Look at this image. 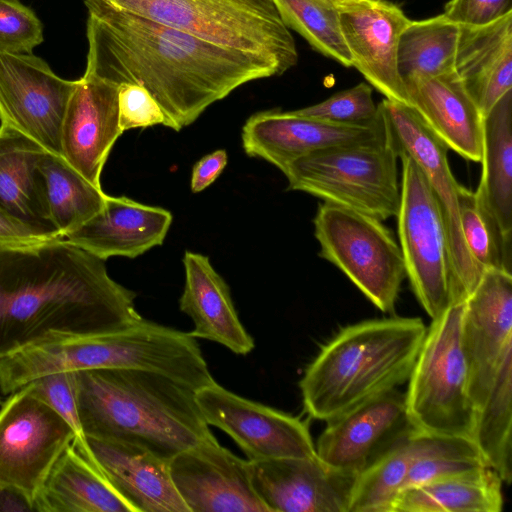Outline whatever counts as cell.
<instances>
[{
  "label": "cell",
  "instance_id": "1",
  "mask_svg": "<svg viewBox=\"0 0 512 512\" xmlns=\"http://www.w3.org/2000/svg\"><path fill=\"white\" fill-rule=\"evenodd\" d=\"M86 74L144 87L180 131L238 87L278 76L265 60L143 17L88 5Z\"/></svg>",
  "mask_w": 512,
  "mask_h": 512
},
{
  "label": "cell",
  "instance_id": "2",
  "mask_svg": "<svg viewBox=\"0 0 512 512\" xmlns=\"http://www.w3.org/2000/svg\"><path fill=\"white\" fill-rule=\"evenodd\" d=\"M105 260L62 237L0 244V358L142 319Z\"/></svg>",
  "mask_w": 512,
  "mask_h": 512
},
{
  "label": "cell",
  "instance_id": "3",
  "mask_svg": "<svg viewBox=\"0 0 512 512\" xmlns=\"http://www.w3.org/2000/svg\"><path fill=\"white\" fill-rule=\"evenodd\" d=\"M82 435L142 447L170 461L214 435L195 391L165 375L101 368L75 371Z\"/></svg>",
  "mask_w": 512,
  "mask_h": 512
},
{
  "label": "cell",
  "instance_id": "4",
  "mask_svg": "<svg viewBox=\"0 0 512 512\" xmlns=\"http://www.w3.org/2000/svg\"><path fill=\"white\" fill-rule=\"evenodd\" d=\"M426 331L421 318L400 316L342 328L299 381L305 412L328 422L406 382Z\"/></svg>",
  "mask_w": 512,
  "mask_h": 512
},
{
  "label": "cell",
  "instance_id": "5",
  "mask_svg": "<svg viewBox=\"0 0 512 512\" xmlns=\"http://www.w3.org/2000/svg\"><path fill=\"white\" fill-rule=\"evenodd\" d=\"M84 4L134 14L259 57L278 76L298 62L293 35L273 0H84Z\"/></svg>",
  "mask_w": 512,
  "mask_h": 512
},
{
  "label": "cell",
  "instance_id": "6",
  "mask_svg": "<svg viewBox=\"0 0 512 512\" xmlns=\"http://www.w3.org/2000/svg\"><path fill=\"white\" fill-rule=\"evenodd\" d=\"M35 363L41 374L101 368L150 371L194 391L215 382L197 338L144 318L117 332L42 345Z\"/></svg>",
  "mask_w": 512,
  "mask_h": 512
},
{
  "label": "cell",
  "instance_id": "7",
  "mask_svg": "<svg viewBox=\"0 0 512 512\" xmlns=\"http://www.w3.org/2000/svg\"><path fill=\"white\" fill-rule=\"evenodd\" d=\"M464 303L432 319L408 378L406 409L424 433L472 440L476 409L462 346Z\"/></svg>",
  "mask_w": 512,
  "mask_h": 512
},
{
  "label": "cell",
  "instance_id": "8",
  "mask_svg": "<svg viewBox=\"0 0 512 512\" xmlns=\"http://www.w3.org/2000/svg\"><path fill=\"white\" fill-rule=\"evenodd\" d=\"M398 158L385 139L318 150L296 159L283 173L289 190L383 221L396 216L400 206Z\"/></svg>",
  "mask_w": 512,
  "mask_h": 512
},
{
  "label": "cell",
  "instance_id": "9",
  "mask_svg": "<svg viewBox=\"0 0 512 512\" xmlns=\"http://www.w3.org/2000/svg\"><path fill=\"white\" fill-rule=\"evenodd\" d=\"M313 224L318 255L342 271L379 310L394 311L406 269L400 246L382 221L324 201Z\"/></svg>",
  "mask_w": 512,
  "mask_h": 512
},
{
  "label": "cell",
  "instance_id": "10",
  "mask_svg": "<svg viewBox=\"0 0 512 512\" xmlns=\"http://www.w3.org/2000/svg\"><path fill=\"white\" fill-rule=\"evenodd\" d=\"M402 163L398 237L406 277L428 316L435 319L451 305V265L439 203L419 165L406 153Z\"/></svg>",
  "mask_w": 512,
  "mask_h": 512
},
{
  "label": "cell",
  "instance_id": "11",
  "mask_svg": "<svg viewBox=\"0 0 512 512\" xmlns=\"http://www.w3.org/2000/svg\"><path fill=\"white\" fill-rule=\"evenodd\" d=\"M386 142L410 155L424 173L442 212L451 265V304L463 303L477 286L483 270L469 253L461 231L458 189L449 162V148L405 104L384 98L378 104Z\"/></svg>",
  "mask_w": 512,
  "mask_h": 512
},
{
  "label": "cell",
  "instance_id": "12",
  "mask_svg": "<svg viewBox=\"0 0 512 512\" xmlns=\"http://www.w3.org/2000/svg\"><path fill=\"white\" fill-rule=\"evenodd\" d=\"M76 433L55 410L25 387L0 406V485L16 487L34 500Z\"/></svg>",
  "mask_w": 512,
  "mask_h": 512
},
{
  "label": "cell",
  "instance_id": "13",
  "mask_svg": "<svg viewBox=\"0 0 512 512\" xmlns=\"http://www.w3.org/2000/svg\"><path fill=\"white\" fill-rule=\"evenodd\" d=\"M76 82L59 77L32 53L0 52L1 124L62 157V123Z\"/></svg>",
  "mask_w": 512,
  "mask_h": 512
},
{
  "label": "cell",
  "instance_id": "14",
  "mask_svg": "<svg viewBox=\"0 0 512 512\" xmlns=\"http://www.w3.org/2000/svg\"><path fill=\"white\" fill-rule=\"evenodd\" d=\"M208 425L228 434L247 460L316 455L308 425L299 417L243 398L213 382L195 391Z\"/></svg>",
  "mask_w": 512,
  "mask_h": 512
},
{
  "label": "cell",
  "instance_id": "15",
  "mask_svg": "<svg viewBox=\"0 0 512 512\" xmlns=\"http://www.w3.org/2000/svg\"><path fill=\"white\" fill-rule=\"evenodd\" d=\"M461 336L468 392L477 411L512 353V273L497 268L483 271L464 303Z\"/></svg>",
  "mask_w": 512,
  "mask_h": 512
},
{
  "label": "cell",
  "instance_id": "16",
  "mask_svg": "<svg viewBox=\"0 0 512 512\" xmlns=\"http://www.w3.org/2000/svg\"><path fill=\"white\" fill-rule=\"evenodd\" d=\"M315 444L328 466L360 475L398 440L415 430L396 388L382 393L327 422Z\"/></svg>",
  "mask_w": 512,
  "mask_h": 512
},
{
  "label": "cell",
  "instance_id": "17",
  "mask_svg": "<svg viewBox=\"0 0 512 512\" xmlns=\"http://www.w3.org/2000/svg\"><path fill=\"white\" fill-rule=\"evenodd\" d=\"M248 462L252 488L269 512H349L358 476L317 454Z\"/></svg>",
  "mask_w": 512,
  "mask_h": 512
},
{
  "label": "cell",
  "instance_id": "18",
  "mask_svg": "<svg viewBox=\"0 0 512 512\" xmlns=\"http://www.w3.org/2000/svg\"><path fill=\"white\" fill-rule=\"evenodd\" d=\"M338 12L352 66L386 99L409 106L397 69V48L411 20L388 0L339 1Z\"/></svg>",
  "mask_w": 512,
  "mask_h": 512
},
{
  "label": "cell",
  "instance_id": "19",
  "mask_svg": "<svg viewBox=\"0 0 512 512\" xmlns=\"http://www.w3.org/2000/svg\"><path fill=\"white\" fill-rule=\"evenodd\" d=\"M169 471L189 512H269L252 488L248 460L214 436L174 456Z\"/></svg>",
  "mask_w": 512,
  "mask_h": 512
},
{
  "label": "cell",
  "instance_id": "20",
  "mask_svg": "<svg viewBox=\"0 0 512 512\" xmlns=\"http://www.w3.org/2000/svg\"><path fill=\"white\" fill-rule=\"evenodd\" d=\"M380 115V114H379ZM242 146L247 155L276 166L282 172L296 159L337 146L386 139L380 120L369 125H347L270 110L250 116L242 128Z\"/></svg>",
  "mask_w": 512,
  "mask_h": 512
},
{
  "label": "cell",
  "instance_id": "21",
  "mask_svg": "<svg viewBox=\"0 0 512 512\" xmlns=\"http://www.w3.org/2000/svg\"><path fill=\"white\" fill-rule=\"evenodd\" d=\"M118 94L119 85L84 73L77 79L62 123V157L98 188L110 150L123 133Z\"/></svg>",
  "mask_w": 512,
  "mask_h": 512
},
{
  "label": "cell",
  "instance_id": "22",
  "mask_svg": "<svg viewBox=\"0 0 512 512\" xmlns=\"http://www.w3.org/2000/svg\"><path fill=\"white\" fill-rule=\"evenodd\" d=\"M72 445L136 512H189L173 484L169 461L134 444L84 435Z\"/></svg>",
  "mask_w": 512,
  "mask_h": 512
},
{
  "label": "cell",
  "instance_id": "23",
  "mask_svg": "<svg viewBox=\"0 0 512 512\" xmlns=\"http://www.w3.org/2000/svg\"><path fill=\"white\" fill-rule=\"evenodd\" d=\"M482 176L475 192L500 269L512 266V90L483 117Z\"/></svg>",
  "mask_w": 512,
  "mask_h": 512
},
{
  "label": "cell",
  "instance_id": "24",
  "mask_svg": "<svg viewBox=\"0 0 512 512\" xmlns=\"http://www.w3.org/2000/svg\"><path fill=\"white\" fill-rule=\"evenodd\" d=\"M171 223L166 209L107 195L99 212L62 238L103 260L135 258L162 245Z\"/></svg>",
  "mask_w": 512,
  "mask_h": 512
},
{
  "label": "cell",
  "instance_id": "25",
  "mask_svg": "<svg viewBox=\"0 0 512 512\" xmlns=\"http://www.w3.org/2000/svg\"><path fill=\"white\" fill-rule=\"evenodd\" d=\"M409 106L427 127L463 158L481 162L483 116L455 72L404 81Z\"/></svg>",
  "mask_w": 512,
  "mask_h": 512
},
{
  "label": "cell",
  "instance_id": "26",
  "mask_svg": "<svg viewBox=\"0 0 512 512\" xmlns=\"http://www.w3.org/2000/svg\"><path fill=\"white\" fill-rule=\"evenodd\" d=\"M454 72L483 117L512 90V12L485 25H459Z\"/></svg>",
  "mask_w": 512,
  "mask_h": 512
},
{
  "label": "cell",
  "instance_id": "27",
  "mask_svg": "<svg viewBox=\"0 0 512 512\" xmlns=\"http://www.w3.org/2000/svg\"><path fill=\"white\" fill-rule=\"evenodd\" d=\"M183 265L185 285L179 307L192 319L194 328L190 333L195 338L219 343L235 354L250 353L254 340L239 319L229 286L209 258L186 251Z\"/></svg>",
  "mask_w": 512,
  "mask_h": 512
},
{
  "label": "cell",
  "instance_id": "28",
  "mask_svg": "<svg viewBox=\"0 0 512 512\" xmlns=\"http://www.w3.org/2000/svg\"><path fill=\"white\" fill-rule=\"evenodd\" d=\"M449 451L478 452L470 439L432 435L417 429L406 434L358 475L349 512H389L412 463L425 454Z\"/></svg>",
  "mask_w": 512,
  "mask_h": 512
},
{
  "label": "cell",
  "instance_id": "29",
  "mask_svg": "<svg viewBox=\"0 0 512 512\" xmlns=\"http://www.w3.org/2000/svg\"><path fill=\"white\" fill-rule=\"evenodd\" d=\"M35 502L38 512H136L72 444L54 463Z\"/></svg>",
  "mask_w": 512,
  "mask_h": 512
},
{
  "label": "cell",
  "instance_id": "30",
  "mask_svg": "<svg viewBox=\"0 0 512 512\" xmlns=\"http://www.w3.org/2000/svg\"><path fill=\"white\" fill-rule=\"evenodd\" d=\"M46 151L16 129L0 125V205L21 221L58 238L61 236L47 216L37 171Z\"/></svg>",
  "mask_w": 512,
  "mask_h": 512
},
{
  "label": "cell",
  "instance_id": "31",
  "mask_svg": "<svg viewBox=\"0 0 512 512\" xmlns=\"http://www.w3.org/2000/svg\"><path fill=\"white\" fill-rule=\"evenodd\" d=\"M503 481L488 466L400 491L389 512H500Z\"/></svg>",
  "mask_w": 512,
  "mask_h": 512
},
{
  "label": "cell",
  "instance_id": "32",
  "mask_svg": "<svg viewBox=\"0 0 512 512\" xmlns=\"http://www.w3.org/2000/svg\"><path fill=\"white\" fill-rule=\"evenodd\" d=\"M38 175L48 219L63 237L104 206L107 195L72 168L63 157L46 151Z\"/></svg>",
  "mask_w": 512,
  "mask_h": 512
},
{
  "label": "cell",
  "instance_id": "33",
  "mask_svg": "<svg viewBox=\"0 0 512 512\" xmlns=\"http://www.w3.org/2000/svg\"><path fill=\"white\" fill-rule=\"evenodd\" d=\"M472 441L486 466L503 483L512 481V353L503 361L483 405L476 411Z\"/></svg>",
  "mask_w": 512,
  "mask_h": 512
},
{
  "label": "cell",
  "instance_id": "34",
  "mask_svg": "<svg viewBox=\"0 0 512 512\" xmlns=\"http://www.w3.org/2000/svg\"><path fill=\"white\" fill-rule=\"evenodd\" d=\"M458 35L459 25L443 13L411 20L400 35L397 48V69L402 81L454 72Z\"/></svg>",
  "mask_w": 512,
  "mask_h": 512
},
{
  "label": "cell",
  "instance_id": "35",
  "mask_svg": "<svg viewBox=\"0 0 512 512\" xmlns=\"http://www.w3.org/2000/svg\"><path fill=\"white\" fill-rule=\"evenodd\" d=\"M284 24L322 55L352 67L343 39L337 0H273Z\"/></svg>",
  "mask_w": 512,
  "mask_h": 512
},
{
  "label": "cell",
  "instance_id": "36",
  "mask_svg": "<svg viewBox=\"0 0 512 512\" xmlns=\"http://www.w3.org/2000/svg\"><path fill=\"white\" fill-rule=\"evenodd\" d=\"M373 87L361 82L340 91L326 100L298 110L295 114L314 119L347 124L369 125L380 120L378 105L372 97Z\"/></svg>",
  "mask_w": 512,
  "mask_h": 512
},
{
  "label": "cell",
  "instance_id": "37",
  "mask_svg": "<svg viewBox=\"0 0 512 512\" xmlns=\"http://www.w3.org/2000/svg\"><path fill=\"white\" fill-rule=\"evenodd\" d=\"M44 40L43 24L19 0H0V52L31 54Z\"/></svg>",
  "mask_w": 512,
  "mask_h": 512
},
{
  "label": "cell",
  "instance_id": "38",
  "mask_svg": "<svg viewBox=\"0 0 512 512\" xmlns=\"http://www.w3.org/2000/svg\"><path fill=\"white\" fill-rule=\"evenodd\" d=\"M458 206L463 239L473 260L483 271L486 268L500 269L492 237L479 210L475 192L460 185Z\"/></svg>",
  "mask_w": 512,
  "mask_h": 512
},
{
  "label": "cell",
  "instance_id": "39",
  "mask_svg": "<svg viewBox=\"0 0 512 512\" xmlns=\"http://www.w3.org/2000/svg\"><path fill=\"white\" fill-rule=\"evenodd\" d=\"M31 394L50 406L82 435L77 411L75 371H62L37 377L24 385Z\"/></svg>",
  "mask_w": 512,
  "mask_h": 512
},
{
  "label": "cell",
  "instance_id": "40",
  "mask_svg": "<svg viewBox=\"0 0 512 512\" xmlns=\"http://www.w3.org/2000/svg\"><path fill=\"white\" fill-rule=\"evenodd\" d=\"M118 107L119 125L123 132L133 128L166 126V118L159 104L140 85H120Z\"/></svg>",
  "mask_w": 512,
  "mask_h": 512
},
{
  "label": "cell",
  "instance_id": "41",
  "mask_svg": "<svg viewBox=\"0 0 512 512\" xmlns=\"http://www.w3.org/2000/svg\"><path fill=\"white\" fill-rule=\"evenodd\" d=\"M512 12V0H450L443 14L458 25L480 26Z\"/></svg>",
  "mask_w": 512,
  "mask_h": 512
},
{
  "label": "cell",
  "instance_id": "42",
  "mask_svg": "<svg viewBox=\"0 0 512 512\" xmlns=\"http://www.w3.org/2000/svg\"><path fill=\"white\" fill-rule=\"evenodd\" d=\"M53 238L55 237L21 221L0 205V244L26 243Z\"/></svg>",
  "mask_w": 512,
  "mask_h": 512
},
{
  "label": "cell",
  "instance_id": "43",
  "mask_svg": "<svg viewBox=\"0 0 512 512\" xmlns=\"http://www.w3.org/2000/svg\"><path fill=\"white\" fill-rule=\"evenodd\" d=\"M227 164L225 150H216L201 158L193 167L191 190L198 193L211 185L222 173Z\"/></svg>",
  "mask_w": 512,
  "mask_h": 512
},
{
  "label": "cell",
  "instance_id": "44",
  "mask_svg": "<svg viewBox=\"0 0 512 512\" xmlns=\"http://www.w3.org/2000/svg\"><path fill=\"white\" fill-rule=\"evenodd\" d=\"M0 512H38L35 500L24 491L0 485Z\"/></svg>",
  "mask_w": 512,
  "mask_h": 512
},
{
  "label": "cell",
  "instance_id": "45",
  "mask_svg": "<svg viewBox=\"0 0 512 512\" xmlns=\"http://www.w3.org/2000/svg\"><path fill=\"white\" fill-rule=\"evenodd\" d=\"M337 1H345V0H337Z\"/></svg>",
  "mask_w": 512,
  "mask_h": 512
},
{
  "label": "cell",
  "instance_id": "46",
  "mask_svg": "<svg viewBox=\"0 0 512 512\" xmlns=\"http://www.w3.org/2000/svg\"><path fill=\"white\" fill-rule=\"evenodd\" d=\"M0 405H1V403H0Z\"/></svg>",
  "mask_w": 512,
  "mask_h": 512
}]
</instances>
